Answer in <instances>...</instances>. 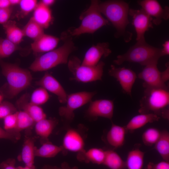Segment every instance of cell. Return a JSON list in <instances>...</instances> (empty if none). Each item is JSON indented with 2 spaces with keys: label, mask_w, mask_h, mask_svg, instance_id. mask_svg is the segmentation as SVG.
Here are the masks:
<instances>
[{
  "label": "cell",
  "mask_w": 169,
  "mask_h": 169,
  "mask_svg": "<svg viewBox=\"0 0 169 169\" xmlns=\"http://www.w3.org/2000/svg\"><path fill=\"white\" fill-rule=\"evenodd\" d=\"M66 39L60 47L46 53L36 58L29 66L34 72L46 71L57 65L67 64L69 55L76 49V47L69 35L63 37Z\"/></svg>",
  "instance_id": "obj_1"
},
{
  "label": "cell",
  "mask_w": 169,
  "mask_h": 169,
  "mask_svg": "<svg viewBox=\"0 0 169 169\" xmlns=\"http://www.w3.org/2000/svg\"><path fill=\"white\" fill-rule=\"evenodd\" d=\"M99 7L101 13L107 18L116 29L117 37L123 36L125 41H127V38L128 41L130 40L126 35L131 38V36L126 34L125 32L129 23L128 4L121 0H109L100 2Z\"/></svg>",
  "instance_id": "obj_2"
},
{
  "label": "cell",
  "mask_w": 169,
  "mask_h": 169,
  "mask_svg": "<svg viewBox=\"0 0 169 169\" xmlns=\"http://www.w3.org/2000/svg\"><path fill=\"white\" fill-rule=\"evenodd\" d=\"M168 89H145L144 96L140 101V114L153 113L169 119Z\"/></svg>",
  "instance_id": "obj_3"
},
{
  "label": "cell",
  "mask_w": 169,
  "mask_h": 169,
  "mask_svg": "<svg viewBox=\"0 0 169 169\" xmlns=\"http://www.w3.org/2000/svg\"><path fill=\"white\" fill-rule=\"evenodd\" d=\"M0 66L2 73L7 81L9 97L12 98L15 96L30 85L32 77L28 70L1 59Z\"/></svg>",
  "instance_id": "obj_4"
},
{
  "label": "cell",
  "mask_w": 169,
  "mask_h": 169,
  "mask_svg": "<svg viewBox=\"0 0 169 169\" xmlns=\"http://www.w3.org/2000/svg\"><path fill=\"white\" fill-rule=\"evenodd\" d=\"M162 56L161 49L152 46L146 41L137 42L126 53L118 55L113 62L118 65L125 62H134L145 66L151 63L158 61Z\"/></svg>",
  "instance_id": "obj_5"
},
{
  "label": "cell",
  "mask_w": 169,
  "mask_h": 169,
  "mask_svg": "<svg viewBox=\"0 0 169 169\" xmlns=\"http://www.w3.org/2000/svg\"><path fill=\"white\" fill-rule=\"evenodd\" d=\"M98 0L91 1L89 8L80 15V25L69 32L70 36H77L84 33L93 34L102 27L109 24L102 15L99 9Z\"/></svg>",
  "instance_id": "obj_6"
},
{
  "label": "cell",
  "mask_w": 169,
  "mask_h": 169,
  "mask_svg": "<svg viewBox=\"0 0 169 169\" xmlns=\"http://www.w3.org/2000/svg\"><path fill=\"white\" fill-rule=\"evenodd\" d=\"M68 69L72 74V80L84 83L101 80L105 63L100 61L96 65L89 66L81 64L76 56L71 57L67 63Z\"/></svg>",
  "instance_id": "obj_7"
},
{
  "label": "cell",
  "mask_w": 169,
  "mask_h": 169,
  "mask_svg": "<svg viewBox=\"0 0 169 169\" xmlns=\"http://www.w3.org/2000/svg\"><path fill=\"white\" fill-rule=\"evenodd\" d=\"M95 92L81 91L67 95L66 104L59 108L60 116L67 121H72L74 117V111L90 102Z\"/></svg>",
  "instance_id": "obj_8"
},
{
  "label": "cell",
  "mask_w": 169,
  "mask_h": 169,
  "mask_svg": "<svg viewBox=\"0 0 169 169\" xmlns=\"http://www.w3.org/2000/svg\"><path fill=\"white\" fill-rule=\"evenodd\" d=\"M158 61H155L145 66L138 77L143 80V86L146 88H161L168 89V87L163 81L161 72L157 67Z\"/></svg>",
  "instance_id": "obj_9"
},
{
  "label": "cell",
  "mask_w": 169,
  "mask_h": 169,
  "mask_svg": "<svg viewBox=\"0 0 169 169\" xmlns=\"http://www.w3.org/2000/svg\"><path fill=\"white\" fill-rule=\"evenodd\" d=\"M128 14L133 18L132 24L136 32L137 42H145V32L150 28H153V18L142 8L138 10L129 9Z\"/></svg>",
  "instance_id": "obj_10"
},
{
  "label": "cell",
  "mask_w": 169,
  "mask_h": 169,
  "mask_svg": "<svg viewBox=\"0 0 169 169\" xmlns=\"http://www.w3.org/2000/svg\"><path fill=\"white\" fill-rule=\"evenodd\" d=\"M108 73L119 81L124 92L131 96L132 88L137 78L134 71L125 67L116 68L111 65Z\"/></svg>",
  "instance_id": "obj_11"
},
{
  "label": "cell",
  "mask_w": 169,
  "mask_h": 169,
  "mask_svg": "<svg viewBox=\"0 0 169 169\" xmlns=\"http://www.w3.org/2000/svg\"><path fill=\"white\" fill-rule=\"evenodd\" d=\"M114 109V102L112 100L100 99L91 100L86 114L87 117L93 119L100 117L111 120L113 116Z\"/></svg>",
  "instance_id": "obj_12"
},
{
  "label": "cell",
  "mask_w": 169,
  "mask_h": 169,
  "mask_svg": "<svg viewBox=\"0 0 169 169\" xmlns=\"http://www.w3.org/2000/svg\"><path fill=\"white\" fill-rule=\"evenodd\" d=\"M138 4L147 14L154 19L152 23L159 25L162 20H167L169 18V8L166 6L163 8L158 1L156 0L138 1Z\"/></svg>",
  "instance_id": "obj_13"
},
{
  "label": "cell",
  "mask_w": 169,
  "mask_h": 169,
  "mask_svg": "<svg viewBox=\"0 0 169 169\" xmlns=\"http://www.w3.org/2000/svg\"><path fill=\"white\" fill-rule=\"evenodd\" d=\"M111 53L108 42L98 43L92 46L87 50L81 64L89 66H95L99 62L101 57H106Z\"/></svg>",
  "instance_id": "obj_14"
},
{
  "label": "cell",
  "mask_w": 169,
  "mask_h": 169,
  "mask_svg": "<svg viewBox=\"0 0 169 169\" xmlns=\"http://www.w3.org/2000/svg\"><path fill=\"white\" fill-rule=\"evenodd\" d=\"M36 84L56 95L60 103H66L67 95L65 91L60 83L48 72L36 82Z\"/></svg>",
  "instance_id": "obj_15"
},
{
  "label": "cell",
  "mask_w": 169,
  "mask_h": 169,
  "mask_svg": "<svg viewBox=\"0 0 169 169\" xmlns=\"http://www.w3.org/2000/svg\"><path fill=\"white\" fill-rule=\"evenodd\" d=\"M84 139L81 133L75 129L68 130L64 137L63 145L64 150L79 152L85 149Z\"/></svg>",
  "instance_id": "obj_16"
},
{
  "label": "cell",
  "mask_w": 169,
  "mask_h": 169,
  "mask_svg": "<svg viewBox=\"0 0 169 169\" xmlns=\"http://www.w3.org/2000/svg\"><path fill=\"white\" fill-rule=\"evenodd\" d=\"M59 40L56 37L44 33L34 40L31 49L34 53H46L56 49Z\"/></svg>",
  "instance_id": "obj_17"
},
{
  "label": "cell",
  "mask_w": 169,
  "mask_h": 169,
  "mask_svg": "<svg viewBox=\"0 0 169 169\" xmlns=\"http://www.w3.org/2000/svg\"><path fill=\"white\" fill-rule=\"evenodd\" d=\"M27 97V95H25L19 99L17 102L18 106L27 113L36 123L46 118V115L42 108L30 102H28L26 100Z\"/></svg>",
  "instance_id": "obj_18"
},
{
  "label": "cell",
  "mask_w": 169,
  "mask_h": 169,
  "mask_svg": "<svg viewBox=\"0 0 169 169\" xmlns=\"http://www.w3.org/2000/svg\"><path fill=\"white\" fill-rule=\"evenodd\" d=\"M105 156V151L102 149L93 148L87 151L85 150L78 153L77 158L80 161L86 163L103 164Z\"/></svg>",
  "instance_id": "obj_19"
},
{
  "label": "cell",
  "mask_w": 169,
  "mask_h": 169,
  "mask_svg": "<svg viewBox=\"0 0 169 169\" xmlns=\"http://www.w3.org/2000/svg\"><path fill=\"white\" fill-rule=\"evenodd\" d=\"M32 17L44 29L47 28L49 27L53 19L50 8L44 5L40 2L38 3L34 10Z\"/></svg>",
  "instance_id": "obj_20"
},
{
  "label": "cell",
  "mask_w": 169,
  "mask_h": 169,
  "mask_svg": "<svg viewBox=\"0 0 169 169\" xmlns=\"http://www.w3.org/2000/svg\"><path fill=\"white\" fill-rule=\"evenodd\" d=\"M127 131L125 126L112 123L106 136L108 143L112 146L117 148L123 145Z\"/></svg>",
  "instance_id": "obj_21"
},
{
  "label": "cell",
  "mask_w": 169,
  "mask_h": 169,
  "mask_svg": "<svg viewBox=\"0 0 169 169\" xmlns=\"http://www.w3.org/2000/svg\"><path fill=\"white\" fill-rule=\"evenodd\" d=\"M58 123L54 119H43L36 123L35 131L36 133L41 138L43 143L49 141L48 137L52 132Z\"/></svg>",
  "instance_id": "obj_22"
},
{
  "label": "cell",
  "mask_w": 169,
  "mask_h": 169,
  "mask_svg": "<svg viewBox=\"0 0 169 169\" xmlns=\"http://www.w3.org/2000/svg\"><path fill=\"white\" fill-rule=\"evenodd\" d=\"M160 117L153 113L140 114L133 117L125 126L127 131H132L147 123L158 121Z\"/></svg>",
  "instance_id": "obj_23"
},
{
  "label": "cell",
  "mask_w": 169,
  "mask_h": 169,
  "mask_svg": "<svg viewBox=\"0 0 169 169\" xmlns=\"http://www.w3.org/2000/svg\"><path fill=\"white\" fill-rule=\"evenodd\" d=\"M3 26L6 38L18 45L22 41L24 37L23 30L17 26L15 21L9 20Z\"/></svg>",
  "instance_id": "obj_24"
},
{
  "label": "cell",
  "mask_w": 169,
  "mask_h": 169,
  "mask_svg": "<svg viewBox=\"0 0 169 169\" xmlns=\"http://www.w3.org/2000/svg\"><path fill=\"white\" fill-rule=\"evenodd\" d=\"M144 152L138 147H135L128 154L125 161L128 169H142L144 163Z\"/></svg>",
  "instance_id": "obj_25"
},
{
  "label": "cell",
  "mask_w": 169,
  "mask_h": 169,
  "mask_svg": "<svg viewBox=\"0 0 169 169\" xmlns=\"http://www.w3.org/2000/svg\"><path fill=\"white\" fill-rule=\"evenodd\" d=\"M61 151L64 154L66 153L62 146H58L48 141L43 143L39 148L35 146L34 154L35 156L51 158L55 156Z\"/></svg>",
  "instance_id": "obj_26"
},
{
  "label": "cell",
  "mask_w": 169,
  "mask_h": 169,
  "mask_svg": "<svg viewBox=\"0 0 169 169\" xmlns=\"http://www.w3.org/2000/svg\"><path fill=\"white\" fill-rule=\"evenodd\" d=\"M35 147L33 138H28L25 140L22 151L21 159L25 166L29 167L34 166Z\"/></svg>",
  "instance_id": "obj_27"
},
{
  "label": "cell",
  "mask_w": 169,
  "mask_h": 169,
  "mask_svg": "<svg viewBox=\"0 0 169 169\" xmlns=\"http://www.w3.org/2000/svg\"><path fill=\"white\" fill-rule=\"evenodd\" d=\"M103 165L110 169H126L125 162L115 151L112 150L105 151V156Z\"/></svg>",
  "instance_id": "obj_28"
},
{
  "label": "cell",
  "mask_w": 169,
  "mask_h": 169,
  "mask_svg": "<svg viewBox=\"0 0 169 169\" xmlns=\"http://www.w3.org/2000/svg\"><path fill=\"white\" fill-rule=\"evenodd\" d=\"M154 148L163 160L169 161V133L166 130L161 131V136L155 144Z\"/></svg>",
  "instance_id": "obj_29"
},
{
  "label": "cell",
  "mask_w": 169,
  "mask_h": 169,
  "mask_svg": "<svg viewBox=\"0 0 169 169\" xmlns=\"http://www.w3.org/2000/svg\"><path fill=\"white\" fill-rule=\"evenodd\" d=\"M44 29L32 17L22 30L24 36L34 40L44 33Z\"/></svg>",
  "instance_id": "obj_30"
},
{
  "label": "cell",
  "mask_w": 169,
  "mask_h": 169,
  "mask_svg": "<svg viewBox=\"0 0 169 169\" xmlns=\"http://www.w3.org/2000/svg\"><path fill=\"white\" fill-rule=\"evenodd\" d=\"M17 123L13 131L19 133L24 129L31 127L36 123L33 119L26 112L23 110L17 111Z\"/></svg>",
  "instance_id": "obj_31"
},
{
  "label": "cell",
  "mask_w": 169,
  "mask_h": 169,
  "mask_svg": "<svg viewBox=\"0 0 169 169\" xmlns=\"http://www.w3.org/2000/svg\"><path fill=\"white\" fill-rule=\"evenodd\" d=\"M22 48L7 38H0V59L8 57Z\"/></svg>",
  "instance_id": "obj_32"
},
{
  "label": "cell",
  "mask_w": 169,
  "mask_h": 169,
  "mask_svg": "<svg viewBox=\"0 0 169 169\" xmlns=\"http://www.w3.org/2000/svg\"><path fill=\"white\" fill-rule=\"evenodd\" d=\"M49 97L48 91L44 88L40 87L33 92L30 102L33 104L39 106L47 102Z\"/></svg>",
  "instance_id": "obj_33"
},
{
  "label": "cell",
  "mask_w": 169,
  "mask_h": 169,
  "mask_svg": "<svg viewBox=\"0 0 169 169\" xmlns=\"http://www.w3.org/2000/svg\"><path fill=\"white\" fill-rule=\"evenodd\" d=\"M161 133V131L155 128L147 129L142 135V140L144 144L149 146L155 145L159 139Z\"/></svg>",
  "instance_id": "obj_34"
},
{
  "label": "cell",
  "mask_w": 169,
  "mask_h": 169,
  "mask_svg": "<svg viewBox=\"0 0 169 169\" xmlns=\"http://www.w3.org/2000/svg\"><path fill=\"white\" fill-rule=\"evenodd\" d=\"M38 3L36 0H21L19 5L22 16H27L34 11Z\"/></svg>",
  "instance_id": "obj_35"
},
{
  "label": "cell",
  "mask_w": 169,
  "mask_h": 169,
  "mask_svg": "<svg viewBox=\"0 0 169 169\" xmlns=\"http://www.w3.org/2000/svg\"><path fill=\"white\" fill-rule=\"evenodd\" d=\"M17 111L9 115L3 119L4 129L8 131H14L17 123Z\"/></svg>",
  "instance_id": "obj_36"
},
{
  "label": "cell",
  "mask_w": 169,
  "mask_h": 169,
  "mask_svg": "<svg viewBox=\"0 0 169 169\" xmlns=\"http://www.w3.org/2000/svg\"><path fill=\"white\" fill-rule=\"evenodd\" d=\"M16 112L15 107L10 102L3 101L0 104V119H3L9 115Z\"/></svg>",
  "instance_id": "obj_37"
},
{
  "label": "cell",
  "mask_w": 169,
  "mask_h": 169,
  "mask_svg": "<svg viewBox=\"0 0 169 169\" xmlns=\"http://www.w3.org/2000/svg\"><path fill=\"white\" fill-rule=\"evenodd\" d=\"M20 137L19 133L6 131L0 126V139L16 140Z\"/></svg>",
  "instance_id": "obj_38"
},
{
  "label": "cell",
  "mask_w": 169,
  "mask_h": 169,
  "mask_svg": "<svg viewBox=\"0 0 169 169\" xmlns=\"http://www.w3.org/2000/svg\"><path fill=\"white\" fill-rule=\"evenodd\" d=\"M13 12L10 7L8 8H0V24L2 25L8 20Z\"/></svg>",
  "instance_id": "obj_39"
},
{
  "label": "cell",
  "mask_w": 169,
  "mask_h": 169,
  "mask_svg": "<svg viewBox=\"0 0 169 169\" xmlns=\"http://www.w3.org/2000/svg\"><path fill=\"white\" fill-rule=\"evenodd\" d=\"M147 169H169V163L164 161L155 164L150 162Z\"/></svg>",
  "instance_id": "obj_40"
},
{
  "label": "cell",
  "mask_w": 169,
  "mask_h": 169,
  "mask_svg": "<svg viewBox=\"0 0 169 169\" xmlns=\"http://www.w3.org/2000/svg\"><path fill=\"white\" fill-rule=\"evenodd\" d=\"M15 161L13 159L6 160L0 164V169H18L15 166Z\"/></svg>",
  "instance_id": "obj_41"
},
{
  "label": "cell",
  "mask_w": 169,
  "mask_h": 169,
  "mask_svg": "<svg viewBox=\"0 0 169 169\" xmlns=\"http://www.w3.org/2000/svg\"><path fill=\"white\" fill-rule=\"evenodd\" d=\"M42 169H78V168L76 166L71 167L67 162H64L62 163L60 167L49 165H45L44 166Z\"/></svg>",
  "instance_id": "obj_42"
},
{
  "label": "cell",
  "mask_w": 169,
  "mask_h": 169,
  "mask_svg": "<svg viewBox=\"0 0 169 169\" xmlns=\"http://www.w3.org/2000/svg\"><path fill=\"white\" fill-rule=\"evenodd\" d=\"M166 69L163 71L161 72L162 79L164 83L167 82L169 79V66L168 62L166 65Z\"/></svg>",
  "instance_id": "obj_43"
},
{
  "label": "cell",
  "mask_w": 169,
  "mask_h": 169,
  "mask_svg": "<svg viewBox=\"0 0 169 169\" xmlns=\"http://www.w3.org/2000/svg\"><path fill=\"white\" fill-rule=\"evenodd\" d=\"M163 48L161 49V53L163 56L169 54V41H165L162 44Z\"/></svg>",
  "instance_id": "obj_44"
},
{
  "label": "cell",
  "mask_w": 169,
  "mask_h": 169,
  "mask_svg": "<svg viewBox=\"0 0 169 169\" xmlns=\"http://www.w3.org/2000/svg\"><path fill=\"white\" fill-rule=\"evenodd\" d=\"M10 7L9 0H0V8H8Z\"/></svg>",
  "instance_id": "obj_45"
},
{
  "label": "cell",
  "mask_w": 169,
  "mask_h": 169,
  "mask_svg": "<svg viewBox=\"0 0 169 169\" xmlns=\"http://www.w3.org/2000/svg\"><path fill=\"white\" fill-rule=\"evenodd\" d=\"M55 2L54 0H43L40 1L43 4L49 7L53 4Z\"/></svg>",
  "instance_id": "obj_46"
},
{
  "label": "cell",
  "mask_w": 169,
  "mask_h": 169,
  "mask_svg": "<svg viewBox=\"0 0 169 169\" xmlns=\"http://www.w3.org/2000/svg\"><path fill=\"white\" fill-rule=\"evenodd\" d=\"M10 6L19 4L21 0H9Z\"/></svg>",
  "instance_id": "obj_47"
},
{
  "label": "cell",
  "mask_w": 169,
  "mask_h": 169,
  "mask_svg": "<svg viewBox=\"0 0 169 169\" xmlns=\"http://www.w3.org/2000/svg\"><path fill=\"white\" fill-rule=\"evenodd\" d=\"M17 167L18 169H35L34 166L32 167H29L25 166L24 167L19 166Z\"/></svg>",
  "instance_id": "obj_48"
},
{
  "label": "cell",
  "mask_w": 169,
  "mask_h": 169,
  "mask_svg": "<svg viewBox=\"0 0 169 169\" xmlns=\"http://www.w3.org/2000/svg\"><path fill=\"white\" fill-rule=\"evenodd\" d=\"M3 96L0 91V104L3 101Z\"/></svg>",
  "instance_id": "obj_49"
}]
</instances>
